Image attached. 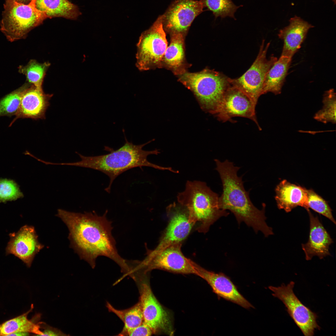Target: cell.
Masks as SVG:
<instances>
[{"label":"cell","mask_w":336,"mask_h":336,"mask_svg":"<svg viewBox=\"0 0 336 336\" xmlns=\"http://www.w3.org/2000/svg\"><path fill=\"white\" fill-rule=\"evenodd\" d=\"M57 211L56 216L67 226L71 246L81 259L94 268L97 258L105 256L118 264L122 272H131V261L124 259L118 253L112 234V222L106 217L107 210L102 216L95 212L82 213L61 209Z\"/></svg>","instance_id":"cell-1"},{"label":"cell","mask_w":336,"mask_h":336,"mask_svg":"<svg viewBox=\"0 0 336 336\" xmlns=\"http://www.w3.org/2000/svg\"><path fill=\"white\" fill-rule=\"evenodd\" d=\"M214 161L223 187L222 193L219 197V208L230 210L234 215L239 224L244 222L256 233L260 231L266 237L273 234L272 228L266 222L265 204H263L261 210L253 205L250 198L249 191L244 188L242 177L237 175L240 167L235 166L227 160L223 162L217 159Z\"/></svg>","instance_id":"cell-2"},{"label":"cell","mask_w":336,"mask_h":336,"mask_svg":"<svg viewBox=\"0 0 336 336\" xmlns=\"http://www.w3.org/2000/svg\"><path fill=\"white\" fill-rule=\"evenodd\" d=\"M124 145L119 149L112 150L108 154L95 156H85L77 152L81 159L79 161L65 163L64 165L89 168L101 172L110 179L108 186L105 190L110 193L112 184L116 178L122 173L131 169L144 166L161 170H168L175 173L170 167H164L153 164L148 161L150 155H158V149L147 151L143 147L152 140L145 143L136 145L129 142L125 137Z\"/></svg>","instance_id":"cell-3"},{"label":"cell","mask_w":336,"mask_h":336,"mask_svg":"<svg viewBox=\"0 0 336 336\" xmlns=\"http://www.w3.org/2000/svg\"><path fill=\"white\" fill-rule=\"evenodd\" d=\"M185 187L184 191L178 194L177 200L187 208L190 220L194 225L197 224L198 232H207L217 220L229 215L226 210L219 208L218 194L205 182L187 181Z\"/></svg>","instance_id":"cell-4"},{"label":"cell","mask_w":336,"mask_h":336,"mask_svg":"<svg viewBox=\"0 0 336 336\" xmlns=\"http://www.w3.org/2000/svg\"><path fill=\"white\" fill-rule=\"evenodd\" d=\"M229 78L219 72L206 69L196 73L184 72L179 80L193 92L201 108L213 114L230 85Z\"/></svg>","instance_id":"cell-5"},{"label":"cell","mask_w":336,"mask_h":336,"mask_svg":"<svg viewBox=\"0 0 336 336\" xmlns=\"http://www.w3.org/2000/svg\"><path fill=\"white\" fill-rule=\"evenodd\" d=\"M35 0L25 4L15 0H6L1 30L10 41L25 37L31 30L47 18L36 8Z\"/></svg>","instance_id":"cell-6"},{"label":"cell","mask_w":336,"mask_h":336,"mask_svg":"<svg viewBox=\"0 0 336 336\" xmlns=\"http://www.w3.org/2000/svg\"><path fill=\"white\" fill-rule=\"evenodd\" d=\"M160 16L152 25L142 34L137 44L136 65L140 70L156 67L163 62L167 42Z\"/></svg>","instance_id":"cell-7"},{"label":"cell","mask_w":336,"mask_h":336,"mask_svg":"<svg viewBox=\"0 0 336 336\" xmlns=\"http://www.w3.org/2000/svg\"><path fill=\"white\" fill-rule=\"evenodd\" d=\"M264 44V40H263L255 61L243 75L236 79L229 78L231 85L246 93L257 102L259 97L263 94L266 75L278 59L273 56L269 59L267 58V53L270 43H268L265 46Z\"/></svg>","instance_id":"cell-8"},{"label":"cell","mask_w":336,"mask_h":336,"mask_svg":"<svg viewBox=\"0 0 336 336\" xmlns=\"http://www.w3.org/2000/svg\"><path fill=\"white\" fill-rule=\"evenodd\" d=\"M295 283L291 281L287 286L268 287L273 293L272 295L282 301L287 308V311L305 336H312L315 329H320L315 313L304 305L294 293L293 289Z\"/></svg>","instance_id":"cell-9"},{"label":"cell","mask_w":336,"mask_h":336,"mask_svg":"<svg viewBox=\"0 0 336 336\" xmlns=\"http://www.w3.org/2000/svg\"><path fill=\"white\" fill-rule=\"evenodd\" d=\"M166 210L169 219L167 226L156 247L148 251L147 256L154 255L174 244L182 243L194 225L189 218L187 208L180 203L170 204Z\"/></svg>","instance_id":"cell-10"},{"label":"cell","mask_w":336,"mask_h":336,"mask_svg":"<svg viewBox=\"0 0 336 336\" xmlns=\"http://www.w3.org/2000/svg\"><path fill=\"white\" fill-rule=\"evenodd\" d=\"M182 243L172 244L151 256H146L140 261L144 274L154 269H161L182 274L197 275L194 262L186 258L181 251Z\"/></svg>","instance_id":"cell-11"},{"label":"cell","mask_w":336,"mask_h":336,"mask_svg":"<svg viewBox=\"0 0 336 336\" xmlns=\"http://www.w3.org/2000/svg\"><path fill=\"white\" fill-rule=\"evenodd\" d=\"M252 98L231 84L213 114L223 122L235 117L250 119L259 127L255 113L257 104Z\"/></svg>","instance_id":"cell-12"},{"label":"cell","mask_w":336,"mask_h":336,"mask_svg":"<svg viewBox=\"0 0 336 336\" xmlns=\"http://www.w3.org/2000/svg\"><path fill=\"white\" fill-rule=\"evenodd\" d=\"M204 7L201 0L175 1L162 15L164 29L171 34H184Z\"/></svg>","instance_id":"cell-13"},{"label":"cell","mask_w":336,"mask_h":336,"mask_svg":"<svg viewBox=\"0 0 336 336\" xmlns=\"http://www.w3.org/2000/svg\"><path fill=\"white\" fill-rule=\"evenodd\" d=\"M140 303L143 322L153 334L171 331L170 320L167 311L162 307L153 295L149 284L143 282L140 286Z\"/></svg>","instance_id":"cell-14"},{"label":"cell","mask_w":336,"mask_h":336,"mask_svg":"<svg viewBox=\"0 0 336 336\" xmlns=\"http://www.w3.org/2000/svg\"><path fill=\"white\" fill-rule=\"evenodd\" d=\"M9 236L6 254L14 255L30 267L35 255L44 247L38 240L34 227L25 225Z\"/></svg>","instance_id":"cell-15"},{"label":"cell","mask_w":336,"mask_h":336,"mask_svg":"<svg viewBox=\"0 0 336 336\" xmlns=\"http://www.w3.org/2000/svg\"><path fill=\"white\" fill-rule=\"evenodd\" d=\"M197 275L203 279L219 298H222L246 309L254 307L239 292L229 277L224 273L208 271L194 262Z\"/></svg>","instance_id":"cell-16"},{"label":"cell","mask_w":336,"mask_h":336,"mask_svg":"<svg viewBox=\"0 0 336 336\" xmlns=\"http://www.w3.org/2000/svg\"><path fill=\"white\" fill-rule=\"evenodd\" d=\"M307 211L310 219L309 235L307 242L301 244L302 248L306 260H310L315 256L322 259L330 255L329 247L333 241L318 216H314L310 209Z\"/></svg>","instance_id":"cell-17"},{"label":"cell","mask_w":336,"mask_h":336,"mask_svg":"<svg viewBox=\"0 0 336 336\" xmlns=\"http://www.w3.org/2000/svg\"><path fill=\"white\" fill-rule=\"evenodd\" d=\"M53 96L45 93L43 89L30 84L23 93L17 117L35 120L45 119L49 100Z\"/></svg>","instance_id":"cell-18"},{"label":"cell","mask_w":336,"mask_h":336,"mask_svg":"<svg viewBox=\"0 0 336 336\" xmlns=\"http://www.w3.org/2000/svg\"><path fill=\"white\" fill-rule=\"evenodd\" d=\"M289 21V25L280 30L278 35L283 42L281 56L292 58L301 48L309 29L314 26L296 16Z\"/></svg>","instance_id":"cell-19"},{"label":"cell","mask_w":336,"mask_h":336,"mask_svg":"<svg viewBox=\"0 0 336 336\" xmlns=\"http://www.w3.org/2000/svg\"><path fill=\"white\" fill-rule=\"evenodd\" d=\"M275 199L278 207L289 212L300 206L306 210L307 196L306 188L292 183L286 180L282 181L275 189Z\"/></svg>","instance_id":"cell-20"},{"label":"cell","mask_w":336,"mask_h":336,"mask_svg":"<svg viewBox=\"0 0 336 336\" xmlns=\"http://www.w3.org/2000/svg\"><path fill=\"white\" fill-rule=\"evenodd\" d=\"M292 58L281 56L267 72L265 79L263 94L271 92L279 94L291 63Z\"/></svg>","instance_id":"cell-21"},{"label":"cell","mask_w":336,"mask_h":336,"mask_svg":"<svg viewBox=\"0 0 336 336\" xmlns=\"http://www.w3.org/2000/svg\"><path fill=\"white\" fill-rule=\"evenodd\" d=\"M33 308L32 304L29 310L25 313L0 324V336H8L11 334L19 332L33 333L38 335V322L41 314H35L30 320L27 318Z\"/></svg>","instance_id":"cell-22"},{"label":"cell","mask_w":336,"mask_h":336,"mask_svg":"<svg viewBox=\"0 0 336 336\" xmlns=\"http://www.w3.org/2000/svg\"><path fill=\"white\" fill-rule=\"evenodd\" d=\"M36 8L47 18L61 17L73 19L79 12L77 7L68 0H36Z\"/></svg>","instance_id":"cell-23"},{"label":"cell","mask_w":336,"mask_h":336,"mask_svg":"<svg viewBox=\"0 0 336 336\" xmlns=\"http://www.w3.org/2000/svg\"><path fill=\"white\" fill-rule=\"evenodd\" d=\"M184 34L180 33L171 34L170 43L167 47L163 61L169 68L177 70L182 65L184 58Z\"/></svg>","instance_id":"cell-24"},{"label":"cell","mask_w":336,"mask_h":336,"mask_svg":"<svg viewBox=\"0 0 336 336\" xmlns=\"http://www.w3.org/2000/svg\"><path fill=\"white\" fill-rule=\"evenodd\" d=\"M106 306L109 312L115 314L124 323V327L120 333L134 329L143 322L139 301L133 306L123 310L116 309L108 302H106Z\"/></svg>","instance_id":"cell-25"},{"label":"cell","mask_w":336,"mask_h":336,"mask_svg":"<svg viewBox=\"0 0 336 336\" xmlns=\"http://www.w3.org/2000/svg\"><path fill=\"white\" fill-rule=\"evenodd\" d=\"M50 65L49 62L39 63L32 59L25 66H20L19 71L24 75L28 83L41 89L46 72Z\"/></svg>","instance_id":"cell-26"},{"label":"cell","mask_w":336,"mask_h":336,"mask_svg":"<svg viewBox=\"0 0 336 336\" xmlns=\"http://www.w3.org/2000/svg\"><path fill=\"white\" fill-rule=\"evenodd\" d=\"M336 94L333 89L326 91L324 93L322 100V108L315 114L314 118L316 120L326 124L336 123Z\"/></svg>","instance_id":"cell-27"},{"label":"cell","mask_w":336,"mask_h":336,"mask_svg":"<svg viewBox=\"0 0 336 336\" xmlns=\"http://www.w3.org/2000/svg\"><path fill=\"white\" fill-rule=\"evenodd\" d=\"M204 7L212 12L215 18L229 17L236 20L234 14L242 5L237 6L231 0H201Z\"/></svg>","instance_id":"cell-28"},{"label":"cell","mask_w":336,"mask_h":336,"mask_svg":"<svg viewBox=\"0 0 336 336\" xmlns=\"http://www.w3.org/2000/svg\"><path fill=\"white\" fill-rule=\"evenodd\" d=\"M30 84L28 82L26 83L0 100V117L16 114L23 93Z\"/></svg>","instance_id":"cell-29"},{"label":"cell","mask_w":336,"mask_h":336,"mask_svg":"<svg viewBox=\"0 0 336 336\" xmlns=\"http://www.w3.org/2000/svg\"><path fill=\"white\" fill-rule=\"evenodd\" d=\"M306 190L307 196V207L325 217L335 224V221L332 213V210L328 202L312 189Z\"/></svg>","instance_id":"cell-30"},{"label":"cell","mask_w":336,"mask_h":336,"mask_svg":"<svg viewBox=\"0 0 336 336\" xmlns=\"http://www.w3.org/2000/svg\"><path fill=\"white\" fill-rule=\"evenodd\" d=\"M23 196L18 185L13 180L0 179V203L15 201Z\"/></svg>","instance_id":"cell-31"},{"label":"cell","mask_w":336,"mask_h":336,"mask_svg":"<svg viewBox=\"0 0 336 336\" xmlns=\"http://www.w3.org/2000/svg\"><path fill=\"white\" fill-rule=\"evenodd\" d=\"M153 334L150 328L143 322L134 329L123 333H120L118 335L148 336L151 335Z\"/></svg>","instance_id":"cell-32"},{"label":"cell","mask_w":336,"mask_h":336,"mask_svg":"<svg viewBox=\"0 0 336 336\" xmlns=\"http://www.w3.org/2000/svg\"><path fill=\"white\" fill-rule=\"evenodd\" d=\"M39 335L41 336L67 335L59 329L51 326L45 322H39Z\"/></svg>","instance_id":"cell-33"},{"label":"cell","mask_w":336,"mask_h":336,"mask_svg":"<svg viewBox=\"0 0 336 336\" xmlns=\"http://www.w3.org/2000/svg\"><path fill=\"white\" fill-rule=\"evenodd\" d=\"M30 333L27 332H19L11 334L8 336H28Z\"/></svg>","instance_id":"cell-34"},{"label":"cell","mask_w":336,"mask_h":336,"mask_svg":"<svg viewBox=\"0 0 336 336\" xmlns=\"http://www.w3.org/2000/svg\"><path fill=\"white\" fill-rule=\"evenodd\" d=\"M16 0V1H18V2H24V1H26L27 0Z\"/></svg>","instance_id":"cell-35"},{"label":"cell","mask_w":336,"mask_h":336,"mask_svg":"<svg viewBox=\"0 0 336 336\" xmlns=\"http://www.w3.org/2000/svg\"><path fill=\"white\" fill-rule=\"evenodd\" d=\"M332 0V1H333V2H334V3L335 4V3H336V0Z\"/></svg>","instance_id":"cell-36"}]
</instances>
